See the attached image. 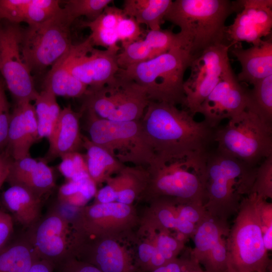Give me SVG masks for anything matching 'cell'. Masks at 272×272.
Here are the masks:
<instances>
[{"label": "cell", "mask_w": 272, "mask_h": 272, "mask_svg": "<svg viewBox=\"0 0 272 272\" xmlns=\"http://www.w3.org/2000/svg\"><path fill=\"white\" fill-rule=\"evenodd\" d=\"M146 143L155 157H171L208 150L215 130L197 121L188 110L165 102L150 101L140 120Z\"/></svg>", "instance_id": "1"}, {"label": "cell", "mask_w": 272, "mask_h": 272, "mask_svg": "<svg viewBox=\"0 0 272 272\" xmlns=\"http://www.w3.org/2000/svg\"><path fill=\"white\" fill-rule=\"evenodd\" d=\"M208 150H193L171 157H156L146 168V187L138 200L162 197L203 206Z\"/></svg>", "instance_id": "2"}, {"label": "cell", "mask_w": 272, "mask_h": 272, "mask_svg": "<svg viewBox=\"0 0 272 272\" xmlns=\"http://www.w3.org/2000/svg\"><path fill=\"white\" fill-rule=\"evenodd\" d=\"M241 8L240 1L175 0L164 20L179 27L186 50L195 58L211 46L226 44V20Z\"/></svg>", "instance_id": "3"}, {"label": "cell", "mask_w": 272, "mask_h": 272, "mask_svg": "<svg viewBox=\"0 0 272 272\" xmlns=\"http://www.w3.org/2000/svg\"><path fill=\"white\" fill-rule=\"evenodd\" d=\"M257 166H253L217 149L208 152L204 207L220 221L237 213L242 198L250 193Z\"/></svg>", "instance_id": "4"}, {"label": "cell", "mask_w": 272, "mask_h": 272, "mask_svg": "<svg viewBox=\"0 0 272 272\" xmlns=\"http://www.w3.org/2000/svg\"><path fill=\"white\" fill-rule=\"evenodd\" d=\"M262 198L250 193L240 201L226 239L228 272H267L271 267L262 239L260 215Z\"/></svg>", "instance_id": "5"}, {"label": "cell", "mask_w": 272, "mask_h": 272, "mask_svg": "<svg viewBox=\"0 0 272 272\" xmlns=\"http://www.w3.org/2000/svg\"><path fill=\"white\" fill-rule=\"evenodd\" d=\"M195 58L175 47L150 60L120 69L117 77L144 88L151 101L184 105V76Z\"/></svg>", "instance_id": "6"}, {"label": "cell", "mask_w": 272, "mask_h": 272, "mask_svg": "<svg viewBox=\"0 0 272 272\" xmlns=\"http://www.w3.org/2000/svg\"><path fill=\"white\" fill-rule=\"evenodd\" d=\"M219 151L253 166L272 155V123L247 107L215 130Z\"/></svg>", "instance_id": "7"}, {"label": "cell", "mask_w": 272, "mask_h": 272, "mask_svg": "<svg viewBox=\"0 0 272 272\" xmlns=\"http://www.w3.org/2000/svg\"><path fill=\"white\" fill-rule=\"evenodd\" d=\"M140 224L133 205L95 203L76 210L70 220V240L112 238L131 240Z\"/></svg>", "instance_id": "8"}, {"label": "cell", "mask_w": 272, "mask_h": 272, "mask_svg": "<svg viewBox=\"0 0 272 272\" xmlns=\"http://www.w3.org/2000/svg\"><path fill=\"white\" fill-rule=\"evenodd\" d=\"M87 128L89 140L125 164L147 167L154 159L143 134L139 121H114L101 118L89 109Z\"/></svg>", "instance_id": "9"}, {"label": "cell", "mask_w": 272, "mask_h": 272, "mask_svg": "<svg viewBox=\"0 0 272 272\" xmlns=\"http://www.w3.org/2000/svg\"><path fill=\"white\" fill-rule=\"evenodd\" d=\"M73 22L62 8L47 20L23 29L22 58L31 73L52 66L71 49L73 44L70 28Z\"/></svg>", "instance_id": "10"}, {"label": "cell", "mask_w": 272, "mask_h": 272, "mask_svg": "<svg viewBox=\"0 0 272 272\" xmlns=\"http://www.w3.org/2000/svg\"><path fill=\"white\" fill-rule=\"evenodd\" d=\"M116 77L102 89H88L82 108L111 121H139L150 101L146 91L132 81Z\"/></svg>", "instance_id": "11"}, {"label": "cell", "mask_w": 272, "mask_h": 272, "mask_svg": "<svg viewBox=\"0 0 272 272\" xmlns=\"http://www.w3.org/2000/svg\"><path fill=\"white\" fill-rule=\"evenodd\" d=\"M23 31L19 24L0 20V73L16 103L34 101L39 93L22 58Z\"/></svg>", "instance_id": "12"}, {"label": "cell", "mask_w": 272, "mask_h": 272, "mask_svg": "<svg viewBox=\"0 0 272 272\" xmlns=\"http://www.w3.org/2000/svg\"><path fill=\"white\" fill-rule=\"evenodd\" d=\"M120 49L96 48L88 37L84 42L73 45L65 54L66 64L71 74L88 90H98L116 80Z\"/></svg>", "instance_id": "13"}, {"label": "cell", "mask_w": 272, "mask_h": 272, "mask_svg": "<svg viewBox=\"0 0 272 272\" xmlns=\"http://www.w3.org/2000/svg\"><path fill=\"white\" fill-rule=\"evenodd\" d=\"M230 46L220 44L211 46L194 58L189 78L184 82V105L192 114L197 113L204 100L231 67L228 56Z\"/></svg>", "instance_id": "14"}, {"label": "cell", "mask_w": 272, "mask_h": 272, "mask_svg": "<svg viewBox=\"0 0 272 272\" xmlns=\"http://www.w3.org/2000/svg\"><path fill=\"white\" fill-rule=\"evenodd\" d=\"M122 242L107 238L70 240L69 252L102 272H143L136 263L133 250Z\"/></svg>", "instance_id": "15"}, {"label": "cell", "mask_w": 272, "mask_h": 272, "mask_svg": "<svg viewBox=\"0 0 272 272\" xmlns=\"http://www.w3.org/2000/svg\"><path fill=\"white\" fill-rule=\"evenodd\" d=\"M29 229L26 237L38 259L55 267L69 255L70 220L59 211H50Z\"/></svg>", "instance_id": "16"}, {"label": "cell", "mask_w": 272, "mask_h": 272, "mask_svg": "<svg viewBox=\"0 0 272 272\" xmlns=\"http://www.w3.org/2000/svg\"><path fill=\"white\" fill-rule=\"evenodd\" d=\"M248 89L242 86L230 67L201 104L197 113L212 128L217 129L221 121L230 119L247 106Z\"/></svg>", "instance_id": "17"}, {"label": "cell", "mask_w": 272, "mask_h": 272, "mask_svg": "<svg viewBox=\"0 0 272 272\" xmlns=\"http://www.w3.org/2000/svg\"><path fill=\"white\" fill-rule=\"evenodd\" d=\"M228 222L210 216L196 224L192 236L194 247L190 250L192 259L202 264L205 272H228L226 240Z\"/></svg>", "instance_id": "18"}, {"label": "cell", "mask_w": 272, "mask_h": 272, "mask_svg": "<svg viewBox=\"0 0 272 272\" xmlns=\"http://www.w3.org/2000/svg\"><path fill=\"white\" fill-rule=\"evenodd\" d=\"M240 10L226 30L230 47L242 41L255 45L271 35L272 1L240 0Z\"/></svg>", "instance_id": "19"}, {"label": "cell", "mask_w": 272, "mask_h": 272, "mask_svg": "<svg viewBox=\"0 0 272 272\" xmlns=\"http://www.w3.org/2000/svg\"><path fill=\"white\" fill-rule=\"evenodd\" d=\"M40 140L34 105L31 102L16 103L11 114L5 150L14 160L30 157L31 147Z\"/></svg>", "instance_id": "20"}, {"label": "cell", "mask_w": 272, "mask_h": 272, "mask_svg": "<svg viewBox=\"0 0 272 272\" xmlns=\"http://www.w3.org/2000/svg\"><path fill=\"white\" fill-rule=\"evenodd\" d=\"M148 177L146 167L125 165L115 176L108 178L106 184L97 190L94 202L133 205L144 190Z\"/></svg>", "instance_id": "21"}, {"label": "cell", "mask_w": 272, "mask_h": 272, "mask_svg": "<svg viewBox=\"0 0 272 272\" xmlns=\"http://www.w3.org/2000/svg\"><path fill=\"white\" fill-rule=\"evenodd\" d=\"M55 180L54 171L47 163L30 156L13 160L6 182L10 186L23 187L44 197L55 188Z\"/></svg>", "instance_id": "22"}, {"label": "cell", "mask_w": 272, "mask_h": 272, "mask_svg": "<svg viewBox=\"0 0 272 272\" xmlns=\"http://www.w3.org/2000/svg\"><path fill=\"white\" fill-rule=\"evenodd\" d=\"M83 113V110L76 112L70 105L61 109L55 126L47 139L49 148L42 160L48 163L68 153L79 152L83 147V135L80 127V119Z\"/></svg>", "instance_id": "23"}, {"label": "cell", "mask_w": 272, "mask_h": 272, "mask_svg": "<svg viewBox=\"0 0 272 272\" xmlns=\"http://www.w3.org/2000/svg\"><path fill=\"white\" fill-rule=\"evenodd\" d=\"M232 47L231 52L241 65V71L236 76L240 82L253 85L272 75L271 35L247 49H244L240 43Z\"/></svg>", "instance_id": "24"}, {"label": "cell", "mask_w": 272, "mask_h": 272, "mask_svg": "<svg viewBox=\"0 0 272 272\" xmlns=\"http://www.w3.org/2000/svg\"><path fill=\"white\" fill-rule=\"evenodd\" d=\"M43 200V197L18 185L10 186L2 195L3 202L13 219L28 228L40 219Z\"/></svg>", "instance_id": "25"}, {"label": "cell", "mask_w": 272, "mask_h": 272, "mask_svg": "<svg viewBox=\"0 0 272 272\" xmlns=\"http://www.w3.org/2000/svg\"><path fill=\"white\" fill-rule=\"evenodd\" d=\"M83 147L88 172L97 185L105 182L108 178L117 173L126 165L122 164L103 148L93 144L83 136Z\"/></svg>", "instance_id": "26"}, {"label": "cell", "mask_w": 272, "mask_h": 272, "mask_svg": "<svg viewBox=\"0 0 272 272\" xmlns=\"http://www.w3.org/2000/svg\"><path fill=\"white\" fill-rule=\"evenodd\" d=\"M65 54L51 66L45 79L43 89L50 90L56 97L84 96L88 87L71 74L66 64Z\"/></svg>", "instance_id": "27"}, {"label": "cell", "mask_w": 272, "mask_h": 272, "mask_svg": "<svg viewBox=\"0 0 272 272\" xmlns=\"http://www.w3.org/2000/svg\"><path fill=\"white\" fill-rule=\"evenodd\" d=\"M172 0H125L123 12L140 25L145 24L150 30L161 29L164 18Z\"/></svg>", "instance_id": "28"}, {"label": "cell", "mask_w": 272, "mask_h": 272, "mask_svg": "<svg viewBox=\"0 0 272 272\" xmlns=\"http://www.w3.org/2000/svg\"><path fill=\"white\" fill-rule=\"evenodd\" d=\"M38 259L28 238L8 243L0 250V272H28Z\"/></svg>", "instance_id": "29"}, {"label": "cell", "mask_w": 272, "mask_h": 272, "mask_svg": "<svg viewBox=\"0 0 272 272\" xmlns=\"http://www.w3.org/2000/svg\"><path fill=\"white\" fill-rule=\"evenodd\" d=\"M34 101L39 138L48 139L55 126L61 109L56 96L48 89H43L39 92Z\"/></svg>", "instance_id": "30"}, {"label": "cell", "mask_w": 272, "mask_h": 272, "mask_svg": "<svg viewBox=\"0 0 272 272\" xmlns=\"http://www.w3.org/2000/svg\"><path fill=\"white\" fill-rule=\"evenodd\" d=\"M97 191V185L89 177L67 181L59 188L57 198L61 204L77 209L86 206Z\"/></svg>", "instance_id": "31"}, {"label": "cell", "mask_w": 272, "mask_h": 272, "mask_svg": "<svg viewBox=\"0 0 272 272\" xmlns=\"http://www.w3.org/2000/svg\"><path fill=\"white\" fill-rule=\"evenodd\" d=\"M252 85L251 89H248L247 107L272 123V75Z\"/></svg>", "instance_id": "32"}, {"label": "cell", "mask_w": 272, "mask_h": 272, "mask_svg": "<svg viewBox=\"0 0 272 272\" xmlns=\"http://www.w3.org/2000/svg\"><path fill=\"white\" fill-rule=\"evenodd\" d=\"M144 40L150 47L155 57L175 47L185 49L187 47L185 40L179 32L175 33L169 30H150Z\"/></svg>", "instance_id": "33"}, {"label": "cell", "mask_w": 272, "mask_h": 272, "mask_svg": "<svg viewBox=\"0 0 272 272\" xmlns=\"http://www.w3.org/2000/svg\"><path fill=\"white\" fill-rule=\"evenodd\" d=\"M64 2L63 8L73 21L81 16L86 17L88 21H92L97 19L113 1L69 0Z\"/></svg>", "instance_id": "34"}, {"label": "cell", "mask_w": 272, "mask_h": 272, "mask_svg": "<svg viewBox=\"0 0 272 272\" xmlns=\"http://www.w3.org/2000/svg\"><path fill=\"white\" fill-rule=\"evenodd\" d=\"M154 57L147 42L144 39H140L122 46V50L118 53L117 60L120 69H125Z\"/></svg>", "instance_id": "35"}, {"label": "cell", "mask_w": 272, "mask_h": 272, "mask_svg": "<svg viewBox=\"0 0 272 272\" xmlns=\"http://www.w3.org/2000/svg\"><path fill=\"white\" fill-rule=\"evenodd\" d=\"M147 236L160 251L167 263L177 257L185 242L171 236L170 232L150 231L138 234Z\"/></svg>", "instance_id": "36"}, {"label": "cell", "mask_w": 272, "mask_h": 272, "mask_svg": "<svg viewBox=\"0 0 272 272\" xmlns=\"http://www.w3.org/2000/svg\"><path fill=\"white\" fill-rule=\"evenodd\" d=\"M60 158L58 170L66 181H77L90 177L84 155L76 152L65 154Z\"/></svg>", "instance_id": "37"}, {"label": "cell", "mask_w": 272, "mask_h": 272, "mask_svg": "<svg viewBox=\"0 0 272 272\" xmlns=\"http://www.w3.org/2000/svg\"><path fill=\"white\" fill-rule=\"evenodd\" d=\"M250 193H255L265 199H271L272 155L264 159L258 165Z\"/></svg>", "instance_id": "38"}, {"label": "cell", "mask_w": 272, "mask_h": 272, "mask_svg": "<svg viewBox=\"0 0 272 272\" xmlns=\"http://www.w3.org/2000/svg\"><path fill=\"white\" fill-rule=\"evenodd\" d=\"M82 26L90 29L91 34L89 37L94 46H101L105 49L119 48L117 45L119 40L116 29L102 26L94 21L84 22Z\"/></svg>", "instance_id": "39"}, {"label": "cell", "mask_w": 272, "mask_h": 272, "mask_svg": "<svg viewBox=\"0 0 272 272\" xmlns=\"http://www.w3.org/2000/svg\"><path fill=\"white\" fill-rule=\"evenodd\" d=\"M140 24L132 18L124 15L118 22L116 28L118 40L122 46L140 40L142 34Z\"/></svg>", "instance_id": "40"}, {"label": "cell", "mask_w": 272, "mask_h": 272, "mask_svg": "<svg viewBox=\"0 0 272 272\" xmlns=\"http://www.w3.org/2000/svg\"><path fill=\"white\" fill-rule=\"evenodd\" d=\"M11 112L2 83L0 85V152L5 150L8 136Z\"/></svg>", "instance_id": "41"}, {"label": "cell", "mask_w": 272, "mask_h": 272, "mask_svg": "<svg viewBox=\"0 0 272 272\" xmlns=\"http://www.w3.org/2000/svg\"><path fill=\"white\" fill-rule=\"evenodd\" d=\"M54 272H102L95 266L69 255L54 267Z\"/></svg>", "instance_id": "42"}, {"label": "cell", "mask_w": 272, "mask_h": 272, "mask_svg": "<svg viewBox=\"0 0 272 272\" xmlns=\"http://www.w3.org/2000/svg\"><path fill=\"white\" fill-rule=\"evenodd\" d=\"M12 216L0 209V250L8 243L14 230Z\"/></svg>", "instance_id": "43"}, {"label": "cell", "mask_w": 272, "mask_h": 272, "mask_svg": "<svg viewBox=\"0 0 272 272\" xmlns=\"http://www.w3.org/2000/svg\"><path fill=\"white\" fill-rule=\"evenodd\" d=\"M13 161V158L6 150L0 152V188L6 182Z\"/></svg>", "instance_id": "44"}, {"label": "cell", "mask_w": 272, "mask_h": 272, "mask_svg": "<svg viewBox=\"0 0 272 272\" xmlns=\"http://www.w3.org/2000/svg\"><path fill=\"white\" fill-rule=\"evenodd\" d=\"M54 267L50 262L36 259L32 264L28 272H54Z\"/></svg>", "instance_id": "45"}, {"label": "cell", "mask_w": 272, "mask_h": 272, "mask_svg": "<svg viewBox=\"0 0 272 272\" xmlns=\"http://www.w3.org/2000/svg\"><path fill=\"white\" fill-rule=\"evenodd\" d=\"M263 242L266 250H271L272 249V227L267 228L263 233Z\"/></svg>", "instance_id": "46"}, {"label": "cell", "mask_w": 272, "mask_h": 272, "mask_svg": "<svg viewBox=\"0 0 272 272\" xmlns=\"http://www.w3.org/2000/svg\"><path fill=\"white\" fill-rule=\"evenodd\" d=\"M189 272H205L203 270L201 269L200 265H197L192 269H191Z\"/></svg>", "instance_id": "47"}, {"label": "cell", "mask_w": 272, "mask_h": 272, "mask_svg": "<svg viewBox=\"0 0 272 272\" xmlns=\"http://www.w3.org/2000/svg\"><path fill=\"white\" fill-rule=\"evenodd\" d=\"M197 266V265H196ZM194 268V267H193ZM191 270V269H190ZM190 270H188V271H185V272H189Z\"/></svg>", "instance_id": "48"}, {"label": "cell", "mask_w": 272, "mask_h": 272, "mask_svg": "<svg viewBox=\"0 0 272 272\" xmlns=\"http://www.w3.org/2000/svg\"><path fill=\"white\" fill-rule=\"evenodd\" d=\"M2 84L1 82L0 81V85Z\"/></svg>", "instance_id": "49"}]
</instances>
